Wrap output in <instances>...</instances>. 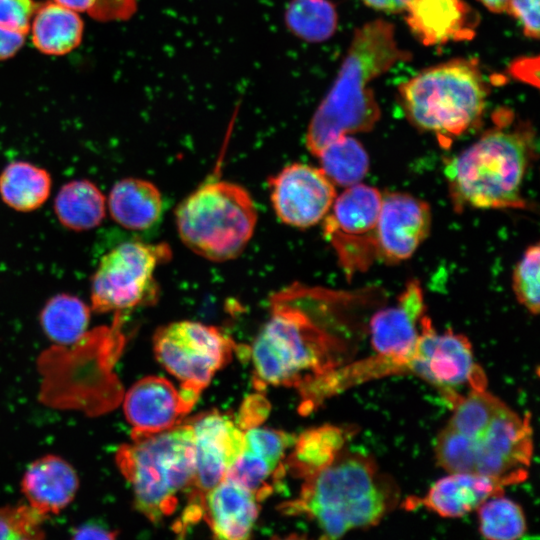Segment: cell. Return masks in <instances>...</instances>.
Masks as SVG:
<instances>
[{"label":"cell","mask_w":540,"mask_h":540,"mask_svg":"<svg viewBox=\"0 0 540 540\" xmlns=\"http://www.w3.org/2000/svg\"><path fill=\"white\" fill-rule=\"evenodd\" d=\"M489 11L503 13L507 11L509 0H479Z\"/></svg>","instance_id":"43"},{"label":"cell","mask_w":540,"mask_h":540,"mask_svg":"<svg viewBox=\"0 0 540 540\" xmlns=\"http://www.w3.org/2000/svg\"><path fill=\"white\" fill-rule=\"evenodd\" d=\"M431 222L427 202L402 192L382 195L377 222L378 260L397 264L409 259L427 238Z\"/></svg>","instance_id":"15"},{"label":"cell","mask_w":540,"mask_h":540,"mask_svg":"<svg viewBox=\"0 0 540 540\" xmlns=\"http://www.w3.org/2000/svg\"><path fill=\"white\" fill-rule=\"evenodd\" d=\"M320 169L335 185L348 188L359 184L369 169V157L362 144L351 135L327 144L316 156Z\"/></svg>","instance_id":"28"},{"label":"cell","mask_w":540,"mask_h":540,"mask_svg":"<svg viewBox=\"0 0 540 540\" xmlns=\"http://www.w3.org/2000/svg\"><path fill=\"white\" fill-rule=\"evenodd\" d=\"M533 134L503 125L486 131L446 165L454 206L523 209L521 187L533 156Z\"/></svg>","instance_id":"5"},{"label":"cell","mask_w":540,"mask_h":540,"mask_svg":"<svg viewBox=\"0 0 540 540\" xmlns=\"http://www.w3.org/2000/svg\"><path fill=\"white\" fill-rule=\"evenodd\" d=\"M479 531L490 540H514L526 530V517L521 506L503 494L493 496L478 508Z\"/></svg>","instance_id":"30"},{"label":"cell","mask_w":540,"mask_h":540,"mask_svg":"<svg viewBox=\"0 0 540 540\" xmlns=\"http://www.w3.org/2000/svg\"><path fill=\"white\" fill-rule=\"evenodd\" d=\"M277 217L294 228H310L325 218L336 198V186L320 167L292 163L268 181Z\"/></svg>","instance_id":"13"},{"label":"cell","mask_w":540,"mask_h":540,"mask_svg":"<svg viewBox=\"0 0 540 540\" xmlns=\"http://www.w3.org/2000/svg\"><path fill=\"white\" fill-rule=\"evenodd\" d=\"M163 206L159 189L152 182L140 178L117 181L108 196V208L113 220L133 231L152 228L161 219Z\"/></svg>","instance_id":"22"},{"label":"cell","mask_w":540,"mask_h":540,"mask_svg":"<svg viewBox=\"0 0 540 540\" xmlns=\"http://www.w3.org/2000/svg\"><path fill=\"white\" fill-rule=\"evenodd\" d=\"M78 488L73 466L53 454L34 460L21 480V491L28 504L47 516L62 512L73 501Z\"/></svg>","instance_id":"20"},{"label":"cell","mask_w":540,"mask_h":540,"mask_svg":"<svg viewBox=\"0 0 540 540\" xmlns=\"http://www.w3.org/2000/svg\"><path fill=\"white\" fill-rule=\"evenodd\" d=\"M168 244L124 242L104 254L91 281V308L97 313L149 305L157 297L156 268L169 261Z\"/></svg>","instance_id":"9"},{"label":"cell","mask_w":540,"mask_h":540,"mask_svg":"<svg viewBox=\"0 0 540 540\" xmlns=\"http://www.w3.org/2000/svg\"><path fill=\"white\" fill-rule=\"evenodd\" d=\"M410 58L397 44L391 23L377 19L356 29L333 85L309 122L307 149L317 156L341 136L372 130L380 107L369 84Z\"/></svg>","instance_id":"3"},{"label":"cell","mask_w":540,"mask_h":540,"mask_svg":"<svg viewBox=\"0 0 540 540\" xmlns=\"http://www.w3.org/2000/svg\"><path fill=\"white\" fill-rule=\"evenodd\" d=\"M539 244L530 245L517 262L512 275V287L517 301L530 313L539 312Z\"/></svg>","instance_id":"32"},{"label":"cell","mask_w":540,"mask_h":540,"mask_svg":"<svg viewBox=\"0 0 540 540\" xmlns=\"http://www.w3.org/2000/svg\"><path fill=\"white\" fill-rule=\"evenodd\" d=\"M235 344L219 328L195 321H178L158 328L153 350L158 362L201 392L232 356Z\"/></svg>","instance_id":"11"},{"label":"cell","mask_w":540,"mask_h":540,"mask_svg":"<svg viewBox=\"0 0 540 540\" xmlns=\"http://www.w3.org/2000/svg\"><path fill=\"white\" fill-rule=\"evenodd\" d=\"M369 7L383 12L397 13L405 10L409 0H362Z\"/></svg>","instance_id":"41"},{"label":"cell","mask_w":540,"mask_h":540,"mask_svg":"<svg viewBox=\"0 0 540 540\" xmlns=\"http://www.w3.org/2000/svg\"><path fill=\"white\" fill-rule=\"evenodd\" d=\"M52 179L47 170L26 161H14L0 174V197L11 209L31 212L48 199Z\"/></svg>","instance_id":"26"},{"label":"cell","mask_w":540,"mask_h":540,"mask_svg":"<svg viewBox=\"0 0 540 540\" xmlns=\"http://www.w3.org/2000/svg\"><path fill=\"white\" fill-rule=\"evenodd\" d=\"M284 21L294 36L306 42L320 43L334 35L338 15L329 0H291L285 9Z\"/></svg>","instance_id":"29"},{"label":"cell","mask_w":540,"mask_h":540,"mask_svg":"<svg viewBox=\"0 0 540 540\" xmlns=\"http://www.w3.org/2000/svg\"><path fill=\"white\" fill-rule=\"evenodd\" d=\"M200 392L181 386L177 390L168 380L147 376L132 385L124 397V414L131 433H154L181 423L192 409Z\"/></svg>","instance_id":"16"},{"label":"cell","mask_w":540,"mask_h":540,"mask_svg":"<svg viewBox=\"0 0 540 540\" xmlns=\"http://www.w3.org/2000/svg\"><path fill=\"white\" fill-rule=\"evenodd\" d=\"M333 290L293 283L270 298V316L255 337L254 384L301 390L341 365L345 347L322 321Z\"/></svg>","instance_id":"1"},{"label":"cell","mask_w":540,"mask_h":540,"mask_svg":"<svg viewBox=\"0 0 540 540\" xmlns=\"http://www.w3.org/2000/svg\"><path fill=\"white\" fill-rule=\"evenodd\" d=\"M38 5L34 0H0V27L26 35Z\"/></svg>","instance_id":"34"},{"label":"cell","mask_w":540,"mask_h":540,"mask_svg":"<svg viewBox=\"0 0 540 540\" xmlns=\"http://www.w3.org/2000/svg\"><path fill=\"white\" fill-rule=\"evenodd\" d=\"M507 11L521 23L527 37H539V0H509Z\"/></svg>","instance_id":"35"},{"label":"cell","mask_w":540,"mask_h":540,"mask_svg":"<svg viewBox=\"0 0 540 540\" xmlns=\"http://www.w3.org/2000/svg\"><path fill=\"white\" fill-rule=\"evenodd\" d=\"M56 3L73 10L75 12L89 13L95 6L97 0H53Z\"/></svg>","instance_id":"42"},{"label":"cell","mask_w":540,"mask_h":540,"mask_svg":"<svg viewBox=\"0 0 540 540\" xmlns=\"http://www.w3.org/2000/svg\"><path fill=\"white\" fill-rule=\"evenodd\" d=\"M399 94L413 125L450 138L480 121L488 88L477 61L455 59L422 70Z\"/></svg>","instance_id":"8"},{"label":"cell","mask_w":540,"mask_h":540,"mask_svg":"<svg viewBox=\"0 0 540 540\" xmlns=\"http://www.w3.org/2000/svg\"><path fill=\"white\" fill-rule=\"evenodd\" d=\"M116 452V464L130 483L135 508L152 523L174 514L180 499L192 498L195 450L189 423L154 433H131ZM187 505V504H186Z\"/></svg>","instance_id":"6"},{"label":"cell","mask_w":540,"mask_h":540,"mask_svg":"<svg viewBox=\"0 0 540 540\" xmlns=\"http://www.w3.org/2000/svg\"><path fill=\"white\" fill-rule=\"evenodd\" d=\"M511 74L528 84L538 86V58H523L513 62L509 68Z\"/></svg>","instance_id":"38"},{"label":"cell","mask_w":540,"mask_h":540,"mask_svg":"<svg viewBox=\"0 0 540 540\" xmlns=\"http://www.w3.org/2000/svg\"><path fill=\"white\" fill-rule=\"evenodd\" d=\"M90 322V308L77 296L60 293L51 297L40 312L45 335L60 345L84 338Z\"/></svg>","instance_id":"27"},{"label":"cell","mask_w":540,"mask_h":540,"mask_svg":"<svg viewBox=\"0 0 540 540\" xmlns=\"http://www.w3.org/2000/svg\"><path fill=\"white\" fill-rule=\"evenodd\" d=\"M304 480L299 497L284 512L307 516L326 539L378 524L400 499L394 479L371 456L358 452L343 450Z\"/></svg>","instance_id":"4"},{"label":"cell","mask_w":540,"mask_h":540,"mask_svg":"<svg viewBox=\"0 0 540 540\" xmlns=\"http://www.w3.org/2000/svg\"><path fill=\"white\" fill-rule=\"evenodd\" d=\"M435 441L437 464L448 473L528 475L533 455L530 414L520 416L487 389L469 390L452 404Z\"/></svg>","instance_id":"2"},{"label":"cell","mask_w":540,"mask_h":540,"mask_svg":"<svg viewBox=\"0 0 540 540\" xmlns=\"http://www.w3.org/2000/svg\"><path fill=\"white\" fill-rule=\"evenodd\" d=\"M47 517L29 504L0 507V540L43 539V523Z\"/></svg>","instance_id":"31"},{"label":"cell","mask_w":540,"mask_h":540,"mask_svg":"<svg viewBox=\"0 0 540 540\" xmlns=\"http://www.w3.org/2000/svg\"><path fill=\"white\" fill-rule=\"evenodd\" d=\"M268 403L261 396L248 398L240 412V426L246 429L254 427L267 415Z\"/></svg>","instance_id":"37"},{"label":"cell","mask_w":540,"mask_h":540,"mask_svg":"<svg viewBox=\"0 0 540 540\" xmlns=\"http://www.w3.org/2000/svg\"><path fill=\"white\" fill-rule=\"evenodd\" d=\"M426 305L420 283L411 279L396 303L380 309L371 318V343L377 354L409 356L422 331Z\"/></svg>","instance_id":"18"},{"label":"cell","mask_w":540,"mask_h":540,"mask_svg":"<svg viewBox=\"0 0 540 540\" xmlns=\"http://www.w3.org/2000/svg\"><path fill=\"white\" fill-rule=\"evenodd\" d=\"M116 535V531L97 524H83L72 532L74 539H113Z\"/></svg>","instance_id":"40"},{"label":"cell","mask_w":540,"mask_h":540,"mask_svg":"<svg viewBox=\"0 0 540 540\" xmlns=\"http://www.w3.org/2000/svg\"><path fill=\"white\" fill-rule=\"evenodd\" d=\"M195 450L192 501L203 506L205 495L226 476L245 448V435L226 415L206 412L189 422Z\"/></svg>","instance_id":"14"},{"label":"cell","mask_w":540,"mask_h":540,"mask_svg":"<svg viewBox=\"0 0 540 540\" xmlns=\"http://www.w3.org/2000/svg\"><path fill=\"white\" fill-rule=\"evenodd\" d=\"M258 501L254 493L224 478L205 495L202 516L215 537L247 539L258 517Z\"/></svg>","instance_id":"21"},{"label":"cell","mask_w":540,"mask_h":540,"mask_svg":"<svg viewBox=\"0 0 540 540\" xmlns=\"http://www.w3.org/2000/svg\"><path fill=\"white\" fill-rule=\"evenodd\" d=\"M55 215L62 226L87 231L100 225L105 217L106 200L96 184L72 180L64 184L54 199Z\"/></svg>","instance_id":"25"},{"label":"cell","mask_w":540,"mask_h":540,"mask_svg":"<svg viewBox=\"0 0 540 540\" xmlns=\"http://www.w3.org/2000/svg\"><path fill=\"white\" fill-rule=\"evenodd\" d=\"M25 34L0 27V61L13 57L24 45Z\"/></svg>","instance_id":"39"},{"label":"cell","mask_w":540,"mask_h":540,"mask_svg":"<svg viewBox=\"0 0 540 540\" xmlns=\"http://www.w3.org/2000/svg\"><path fill=\"white\" fill-rule=\"evenodd\" d=\"M30 29L32 42L38 51L60 56L79 46L84 24L77 12L55 1H47L38 5Z\"/></svg>","instance_id":"23"},{"label":"cell","mask_w":540,"mask_h":540,"mask_svg":"<svg viewBox=\"0 0 540 540\" xmlns=\"http://www.w3.org/2000/svg\"><path fill=\"white\" fill-rule=\"evenodd\" d=\"M405 11L410 30L426 46L470 40L479 23L464 0H409Z\"/></svg>","instance_id":"19"},{"label":"cell","mask_w":540,"mask_h":540,"mask_svg":"<svg viewBox=\"0 0 540 540\" xmlns=\"http://www.w3.org/2000/svg\"><path fill=\"white\" fill-rule=\"evenodd\" d=\"M136 7V0H97L88 14L99 21L126 20Z\"/></svg>","instance_id":"36"},{"label":"cell","mask_w":540,"mask_h":540,"mask_svg":"<svg viewBox=\"0 0 540 540\" xmlns=\"http://www.w3.org/2000/svg\"><path fill=\"white\" fill-rule=\"evenodd\" d=\"M257 220L249 192L224 179L203 182L175 211L176 229L183 244L214 262L237 258L251 240Z\"/></svg>","instance_id":"7"},{"label":"cell","mask_w":540,"mask_h":540,"mask_svg":"<svg viewBox=\"0 0 540 540\" xmlns=\"http://www.w3.org/2000/svg\"><path fill=\"white\" fill-rule=\"evenodd\" d=\"M245 448L269 463L274 469L281 468L285 451L293 445L291 435L268 428L251 427L244 433Z\"/></svg>","instance_id":"33"},{"label":"cell","mask_w":540,"mask_h":540,"mask_svg":"<svg viewBox=\"0 0 540 540\" xmlns=\"http://www.w3.org/2000/svg\"><path fill=\"white\" fill-rule=\"evenodd\" d=\"M382 194L362 183L336 196L322 220L323 236L332 246L348 279L378 260L377 222Z\"/></svg>","instance_id":"10"},{"label":"cell","mask_w":540,"mask_h":540,"mask_svg":"<svg viewBox=\"0 0 540 540\" xmlns=\"http://www.w3.org/2000/svg\"><path fill=\"white\" fill-rule=\"evenodd\" d=\"M410 373L437 388L450 404L461 396L460 387L487 388L486 375L474 359L469 339L452 330L437 332L428 315L412 354Z\"/></svg>","instance_id":"12"},{"label":"cell","mask_w":540,"mask_h":540,"mask_svg":"<svg viewBox=\"0 0 540 540\" xmlns=\"http://www.w3.org/2000/svg\"><path fill=\"white\" fill-rule=\"evenodd\" d=\"M528 475L492 477L467 472L449 473L436 481L422 497L406 500L408 509L425 507L444 518L462 517L487 499L503 494L509 485L522 483Z\"/></svg>","instance_id":"17"},{"label":"cell","mask_w":540,"mask_h":540,"mask_svg":"<svg viewBox=\"0 0 540 540\" xmlns=\"http://www.w3.org/2000/svg\"><path fill=\"white\" fill-rule=\"evenodd\" d=\"M353 434L351 428L334 425L309 429L294 441L287 464L296 476L306 479L331 464Z\"/></svg>","instance_id":"24"}]
</instances>
